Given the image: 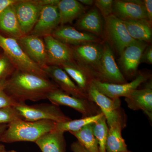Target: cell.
Listing matches in <instances>:
<instances>
[{"instance_id":"ab89813d","label":"cell","mask_w":152,"mask_h":152,"mask_svg":"<svg viewBox=\"0 0 152 152\" xmlns=\"http://www.w3.org/2000/svg\"><path fill=\"white\" fill-rule=\"evenodd\" d=\"M5 151V148L4 145L0 144V152H4Z\"/></svg>"},{"instance_id":"8d00e7d4","label":"cell","mask_w":152,"mask_h":152,"mask_svg":"<svg viewBox=\"0 0 152 152\" xmlns=\"http://www.w3.org/2000/svg\"><path fill=\"white\" fill-rule=\"evenodd\" d=\"M71 148L73 152H89L78 141L74 142L72 143Z\"/></svg>"},{"instance_id":"83f0119b","label":"cell","mask_w":152,"mask_h":152,"mask_svg":"<svg viewBox=\"0 0 152 152\" xmlns=\"http://www.w3.org/2000/svg\"><path fill=\"white\" fill-rule=\"evenodd\" d=\"M103 116V114L101 112L92 116L85 117L79 119H71L64 122L58 123L56 125V129L64 132H68L71 133L77 132L86 125L96 123Z\"/></svg>"},{"instance_id":"7402d4cb","label":"cell","mask_w":152,"mask_h":152,"mask_svg":"<svg viewBox=\"0 0 152 152\" xmlns=\"http://www.w3.org/2000/svg\"><path fill=\"white\" fill-rule=\"evenodd\" d=\"M64 133L55 129L41 136L35 143L42 152H66V144Z\"/></svg>"},{"instance_id":"30bf717a","label":"cell","mask_w":152,"mask_h":152,"mask_svg":"<svg viewBox=\"0 0 152 152\" xmlns=\"http://www.w3.org/2000/svg\"><path fill=\"white\" fill-rule=\"evenodd\" d=\"M75 61L94 74L97 79V69L100 59L103 45L91 42L71 46Z\"/></svg>"},{"instance_id":"f1b7e54d","label":"cell","mask_w":152,"mask_h":152,"mask_svg":"<svg viewBox=\"0 0 152 152\" xmlns=\"http://www.w3.org/2000/svg\"><path fill=\"white\" fill-rule=\"evenodd\" d=\"M93 132L99 145V152H106V145L109 128L104 116L93 124Z\"/></svg>"},{"instance_id":"d590c367","label":"cell","mask_w":152,"mask_h":152,"mask_svg":"<svg viewBox=\"0 0 152 152\" xmlns=\"http://www.w3.org/2000/svg\"><path fill=\"white\" fill-rule=\"evenodd\" d=\"M18 0H0V15L10 6L13 5Z\"/></svg>"},{"instance_id":"603a6c76","label":"cell","mask_w":152,"mask_h":152,"mask_svg":"<svg viewBox=\"0 0 152 152\" xmlns=\"http://www.w3.org/2000/svg\"><path fill=\"white\" fill-rule=\"evenodd\" d=\"M0 30L9 37L17 40L25 35L20 26L14 4L7 7L0 15Z\"/></svg>"},{"instance_id":"5bb4252c","label":"cell","mask_w":152,"mask_h":152,"mask_svg":"<svg viewBox=\"0 0 152 152\" xmlns=\"http://www.w3.org/2000/svg\"><path fill=\"white\" fill-rule=\"evenodd\" d=\"M113 14L123 21L147 20L143 1L115 0Z\"/></svg>"},{"instance_id":"1f68e13d","label":"cell","mask_w":152,"mask_h":152,"mask_svg":"<svg viewBox=\"0 0 152 152\" xmlns=\"http://www.w3.org/2000/svg\"><path fill=\"white\" fill-rule=\"evenodd\" d=\"M7 79L0 80V108L14 107L18 104L6 92L5 83Z\"/></svg>"},{"instance_id":"277c9868","label":"cell","mask_w":152,"mask_h":152,"mask_svg":"<svg viewBox=\"0 0 152 152\" xmlns=\"http://www.w3.org/2000/svg\"><path fill=\"white\" fill-rule=\"evenodd\" d=\"M22 120L28 121H51L62 123L71 120L66 115L59 106L53 104H40L28 105L25 103L14 107Z\"/></svg>"},{"instance_id":"e0dca14e","label":"cell","mask_w":152,"mask_h":152,"mask_svg":"<svg viewBox=\"0 0 152 152\" xmlns=\"http://www.w3.org/2000/svg\"><path fill=\"white\" fill-rule=\"evenodd\" d=\"M55 39L66 45H79L91 42H100L101 39L97 36L90 33L80 31L73 27L61 25L52 33Z\"/></svg>"},{"instance_id":"52a82bcc","label":"cell","mask_w":152,"mask_h":152,"mask_svg":"<svg viewBox=\"0 0 152 152\" xmlns=\"http://www.w3.org/2000/svg\"><path fill=\"white\" fill-rule=\"evenodd\" d=\"M47 99L58 106H67L80 113L83 118L92 116L101 113L99 108L88 99L76 97L68 94L59 88L48 94Z\"/></svg>"},{"instance_id":"ffe728a7","label":"cell","mask_w":152,"mask_h":152,"mask_svg":"<svg viewBox=\"0 0 152 152\" xmlns=\"http://www.w3.org/2000/svg\"><path fill=\"white\" fill-rule=\"evenodd\" d=\"M83 91L87 94L90 85L95 80L96 75L91 71L81 65L75 60L60 66Z\"/></svg>"},{"instance_id":"d4e9b609","label":"cell","mask_w":152,"mask_h":152,"mask_svg":"<svg viewBox=\"0 0 152 152\" xmlns=\"http://www.w3.org/2000/svg\"><path fill=\"white\" fill-rule=\"evenodd\" d=\"M131 37L149 44L152 41V24L147 20L123 21Z\"/></svg>"},{"instance_id":"d6a6232c","label":"cell","mask_w":152,"mask_h":152,"mask_svg":"<svg viewBox=\"0 0 152 152\" xmlns=\"http://www.w3.org/2000/svg\"><path fill=\"white\" fill-rule=\"evenodd\" d=\"M113 0H96L95 5L104 19L113 14Z\"/></svg>"},{"instance_id":"9a60e30c","label":"cell","mask_w":152,"mask_h":152,"mask_svg":"<svg viewBox=\"0 0 152 152\" xmlns=\"http://www.w3.org/2000/svg\"><path fill=\"white\" fill-rule=\"evenodd\" d=\"M59 25V14L57 6H44L37 21L30 34L40 37L51 35Z\"/></svg>"},{"instance_id":"f546056e","label":"cell","mask_w":152,"mask_h":152,"mask_svg":"<svg viewBox=\"0 0 152 152\" xmlns=\"http://www.w3.org/2000/svg\"><path fill=\"white\" fill-rule=\"evenodd\" d=\"M15 70L7 56L4 53L0 54V80L7 79Z\"/></svg>"},{"instance_id":"7a4b0ae2","label":"cell","mask_w":152,"mask_h":152,"mask_svg":"<svg viewBox=\"0 0 152 152\" xmlns=\"http://www.w3.org/2000/svg\"><path fill=\"white\" fill-rule=\"evenodd\" d=\"M56 124L46 120L38 121L16 120L9 124L1 142L7 143L18 142H35L44 134L56 129Z\"/></svg>"},{"instance_id":"4fadbf2b","label":"cell","mask_w":152,"mask_h":152,"mask_svg":"<svg viewBox=\"0 0 152 152\" xmlns=\"http://www.w3.org/2000/svg\"><path fill=\"white\" fill-rule=\"evenodd\" d=\"M18 41L28 57L41 69L48 66L46 46L42 37L29 34Z\"/></svg>"},{"instance_id":"5b68a950","label":"cell","mask_w":152,"mask_h":152,"mask_svg":"<svg viewBox=\"0 0 152 152\" xmlns=\"http://www.w3.org/2000/svg\"><path fill=\"white\" fill-rule=\"evenodd\" d=\"M88 99L99 108L105 118L108 127L117 122L126 123V118L121 110L120 99H113L100 92L93 82L87 92Z\"/></svg>"},{"instance_id":"f35d334b","label":"cell","mask_w":152,"mask_h":152,"mask_svg":"<svg viewBox=\"0 0 152 152\" xmlns=\"http://www.w3.org/2000/svg\"><path fill=\"white\" fill-rule=\"evenodd\" d=\"M79 1L82 4L86 6H91L94 4V0H79Z\"/></svg>"},{"instance_id":"836d02e7","label":"cell","mask_w":152,"mask_h":152,"mask_svg":"<svg viewBox=\"0 0 152 152\" xmlns=\"http://www.w3.org/2000/svg\"><path fill=\"white\" fill-rule=\"evenodd\" d=\"M143 63L148 64H152V46L149 44L144 50L141 58L140 63Z\"/></svg>"},{"instance_id":"d6986e66","label":"cell","mask_w":152,"mask_h":152,"mask_svg":"<svg viewBox=\"0 0 152 152\" xmlns=\"http://www.w3.org/2000/svg\"><path fill=\"white\" fill-rule=\"evenodd\" d=\"M128 107L134 111H142L152 120V89L151 84L141 89L134 90L125 98Z\"/></svg>"},{"instance_id":"2e32d148","label":"cell","mask_w":152,"mask_h":152,"mask_svg":"<svg viewBox=\"0 0 152 152\" xmlns=\"http://www.w3.org/2000/svg\"><path fill=\"white\" fill-rule=\"evenodd\" d=\"M46 46L48 66H60L74 60L72 48L51 35L44 37Z\"/></svg>"},{"instance_id":"ba28073f","label":"cell","mask_w":152,"mask_h":152,"mask_svg":"<svg viewBox=\"0 0 152 152\" xmlns=\"http://www.w3.org/2000/svg\"><path fill=\"white\" fill-rule=\"evenodd\" d=\"M14 6L22 31L25 35L29 34L37 21L42 8L40 0H18Z\"/></svg>"},{"instance_id":"484cf974","label":"cell","mask_w":152,"mask_h":152,"mask_svg":"<svg viewBox=\"0 0 152 152\" xmlns=\"http://www.w3.org/2000/svg\"><path fill=\"white\" fill-rule=\"evenodd\" d=\"M126 123H114L109 127L106 145V152H121L127 149V145L122 136V130Z\"/></svg>"},{"instance_id":"7c38bea8","label":"cell","mask_w":152,"mask_h":152,"mask_svg":"<svg viewBox=\"0 0 152 152\" xmlns=\"http://www.w3.org/2000/svg\"><path fill=\"white\" fill-rule=\"evenodd\" d=\"M149 45L145 42L135 40L127 47L120 55L121 69L128 77L132 78L137 75L142 54Z\"/></svg>"},{"instance_id":"b9f144b4","label":"cell","mask_w":152,"mask_h":152,"mask_svg":"<svg viewBox=\"0 0 152 152\" xmlns=\"http://www.w3.org/2000/svg\"><path fill=\"white\" fill-rule=\"evenodd\" d=\"M132 152L130 151H128V150H127V151H122V152Z\"/></svg>"},{"instance_id":"e575fe53","label":"cell","mask_w":152,"mask_h":152,"mask_svg":"<svg viewBox=\"0 0 152 152\" xmlns=\"http://www.w3.org/2000/svg\"><path fill=\"white\" fill-rule=\"evenodd\" d=\"M144 5L145 9L147 20L151 24H152V1L144 0Z\"/></svg>"},{"instance_id":"8992f818","label":"cell","mask_w":152,"mask_h":152,"mask_svg":"<svg viewBox=\"0 0 152 152\" xmlns=\"http://www.w3.org/2000/svg\"><path fill=\"white\" fill-rule=\"evenodd\" d=\"M98 80L111 84L127 83L115 60L113 53L107 42L103 44L102 51L97 69Z\"/></svg>"},{"instance_id":"4dcf8cb0","label":"cell","mask_w":152,"mask_h":152,"mask_svg":"<svg viewBox=\"0 0 152 152\" xmlns=\"http://www.w3.org/2000/svg\"><path fill=\"white\" fill-rule=\"evenodd\" d=\"M19 119H21L14 107L0 108V125L9 124Z\"/></svg>"},{"instance_id":"cb8c5ba5","label":"cell","mask_w":152,"mask_h":152,"mask_svg":"<svg viewBox=\"0 0 152 152\" xmlns=\"http://www.w3.org/2000/svg\"><path fill=\"white\" fill-rule=\"evenodd\" d=\"M57 7L61 25L72 23L86 12L84 6L76 0H60Z\"/></svg>"},{"instance_id":"60d3db41","label":"cell","mask_w":152,"mask_h":152,"mask_svg":"<svg viewBox=\"0 0 152 152\" xmlns=\"http://www.w3.org/2000/svg\"><path fill=\"white\" fill-rule=\"evenodd\" d=\"M4 152H17L16 151H14V150H11V151H5Z\"/></svg>"},{"instance_id":"ac0fdd59","label":"cell","mask_w":152,"mask_h":152,"mask_svg":"<svg viewBox=\"0 0 152 152\" xmlns=\"http://www.w3.org/2000/svg\"><path fill=\"white\" fill-rule=\"evenodd\" d=\"M44 71L48 77L52 79L53 82L60 89L73 96L88 99L87 94L78 87L65 71L61 67L48 66Z\"/></svg>"},{"instance_id":"44dd1931","label":"cell","mask_w":152,"mask_h":152,"mask_svg":"<svg viewBox=\"0 0 152 152\" xmlns=\"http://www.w3.org/2000/svg\"><path fill=\"white\" fill-rule=\"evenodd\" d=\"M76 26L83 32L93 34L99 37L103 32L102 15L96 8L94 7L78 18Z\"/></svg>"},{"instance_id":"3957f363","label":"cell","mask_w":152,"mask_h":152,"mask_svg":"<svg viewBox=\"0 0 152 152\" xmlns=\"http://www.w3.org/2000/svg\"><path fill=\"white\" fill-rule=\"evenodd\" d=\"M0 48L11 61L15 69L48 78L44 70L28 57L18 40L0 34Z\"/></svg>"},{"instance_id":"9c48e42d","label":"cell","mask_w":152,"mask_h":152,"mask_svg":"<svg viewBox=\"0 0 152 152\" xmlns=\"http://www.w3.org/2000/svg\"><path fill=\"white\" fill-rule=\"evenodd\" d=\"M104 20L106 37L120 55L127 47L135 40L129 34L123 21L113 14Z\"/></svg>"},{"instance_id":"4316f807","label":"cell","mask_w":152,"mask_h":152,"mask_svg":"<svg viewBox=\"0 0 152 152\" xmlns=\"http://www.w3.org/2000/svg\"><path fill=\"white\" fill-rule=\"evenodd\" d=\"M93 124L86 125L80 130L71 134L89 152H99V145L93 132Z\"/></svg>"},{"instance_id":"74e56055","label":"cell","mask_w":152,"mask_h":152,"mask_svg":"<svg viewBox=\"0 0 152 152\" xmlns=\"http://www.w3.org/2000/svg\"><path fill=\"white\" fill-rule=\"evenodd\" d=\"M8 126V124L0 125V142H1L2 136L5 132Z\"/></svg>"},{"instance_id":"6da1fadb","label":"cell","mask_w":152,"mask_h":152,"mask_svg":"<svg viewBox=\"0 0 152 152\" xmlns=\"http://www.w3.org/2000/svg\"><path fill=\"white\" fill-rule=\"evenodd\" d=\"M59 88L48 78L15 70L6 80L5 91L18 103L46 99L48 94Z\"/></svg>"},{"instance_id":"8fae6325","label":"cell","mask_w":152,"mask_h":152,"mask_svg":"<svg viewBox=\"0 0 152 152\" xmlns=\"http://www.w3.org/2000/svg\"><path fill=\"white\" fill-rule=\"evenodd\" d=\"M149 75L147 74L139 73L130 83L123 84H111L103 83L95 80L93 83L98 90L107 96L113 99L126 97L134 90L137 89L142 84L145 83L149 79Z\"/></svg>"}]
</instances>
